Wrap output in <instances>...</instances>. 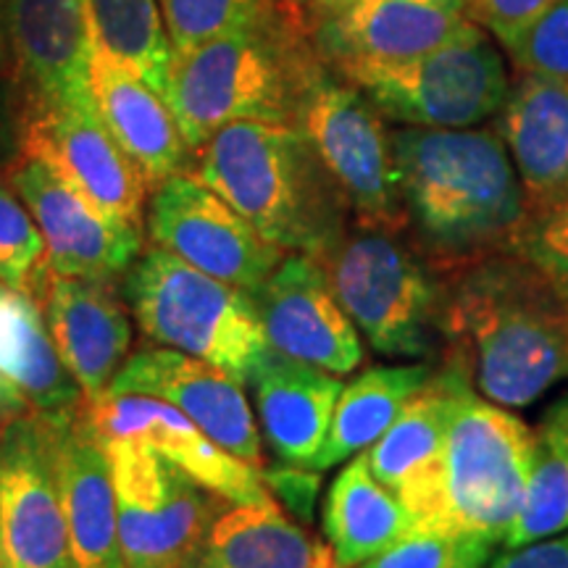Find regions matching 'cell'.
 Returning <instances> with one entry per match:
<instances>
[{
	"instance_id": "obj_24",
	"label": "cell",
	"mask_w": 568,
	"mask_h": 568,
	"mask_svg": "<svg viewBox=\"0 0 568 568\" xmlns=\"http://www.w3.org/2000/svg\"><path fill=\"white\" fill-rule=\"evenodd\" d=\"M247 382L253 385L258 429L274 456L282 464L311 468L345 387L339 376L268 347Z\"/></svg>"
},
{
	"instance_id": "obj_4",
	"label": "cell",
	"mask_w": 568,
	"mask_h": 568,
	"mask_svg": "<svg viewBox=\"0 0 568 568\" xmlns=\"http://www.w3.org/2000/svg\"><path fill=\"white\" fill-rule=\"evenodd\" d=\"M195 176L284 253L318 261L351 226V205L301 126L226 124L195 151Z\"/></svg>"
},
{
	"instance_id": "obj_3",
	"label": "cell",
	"mask_w": 568,
	"mask_h": 568,
	"mask_svg": "<svg viewBox=\"0 0 568 568\" xmlns=\"http://www.w3.org/2000/svg\"><path fill=\"white\" fill-rule=\"evenodd\" d=\"M326 69L308 13L276 0L253 24L172 51L163 101L195 153L234 122L297 126L305 95Z\"/></svg>"
},
{
	"instance_id": "obj_16",
	"label": "cell",
	"mask_w": 568,
	"mask_h": 568,
	"mask_svg": "<svg viewBox=\"0 0 568 568\" xmlns=\"http://www.w3.org/2000/svg\"><path fill=\"white\" fill-rule=\"evenodd\" d=\"M105 395H148L172 403L226 453L255 468L266 466L264 439L243 385L193 355L172 347L134 353Z\"/></svg>"
},
{
	"instance_id": "obj_29",
	"label": "cell",
	"mask_w": 568,
	"mask_h": 568,
	"mask_svg": "<svg viewBox=\"0 0 568 568\" xmlns=\"http://www.w3.org/2000/svg\"><path fill=\"white\" fill-rule=\"evenodd\" d=\"M435 372V366L418 361V364L366 368L364 374L347 382L339 393L329 435L311 468L326 471L368 450L422 393Z\"/></svg>"
},
{
	"instance_id": "obj_40",
	"label": "cell",
	"mask_w": 568,
	"mask_h": 568,
	"mask_svg": "<svg viewBox=\"0 0 568 568\" xmlns=\"http://www.w3.org/2000/svg\"><path fill=\"white\" fill-rule=\"evenodd\" d=\"M34 414L30 397L13 385L6 374H0V426L19 422V418Z\"/></svg>"
},
{
	"instance_id": "obj_39",
	"label": "cell",
	"mask_w": 568,
	"mask_h": 568,
	"mask_svg": "<svg viewBox=\"0 0 568 568\" xmlns=\"http://www.w3.org/2000/svg\"><path fill=\"white\" fill-rule=\"evenodd\" d=\"M487 568H568V531L497 552Z\"/></svg>"
},
{
	"instance_id": "obj_2",
	"label": "cell",
	"mask_w": 568,
	"mask_h": 568,
	"mask_svg": "<svg viewBox=\"0 0 568 568\" xmlns=\"http://www.w3.org/2000/svg\"><path fill=\"white\" fill-rule=\"evenodd\" d=\"M393 145L406 237L437 276L516 251L529 211L497 130L397 126Z\"/></svg>"
},
{
	"instance_id": "obj_5",
	"label": "cell",
	"mask_w": 568,
	"mask_h": 568,
	"mask_svg": "<svg viewBox=\"0 0 568 568\" xmlns=\"http://www.w3.org/2000/svg\"><path fill=\"white\" fill-rule=\"evenodd\" d=\"M124 293L142 335L216 366L240 385L268 351L251 293L184 264L159 245L151 243L134 258Z\"/></svg>"
},
{
	"instance_id": "obj_13",
	"label": "cell",
	"mask_w": 568,
	"mask_h": 568,
	"mask_svg": "<svg viewBox=\"0 0 568 568\" xmlns=\"http://www.w3.org/2000/svg\"><path fill=\"white\" fill-rule=\"evenodd\" d=\"M0 568H74L40 410L0 435Z\"/></svg>"
},
{
	"instance_id": "obj_12",
	"label": "cell",
	"mask_w": 568,
	"mask_h": 568,
	"mask_svg": "<svg viewBox=\"0 0 568 568\" xmlns=\"http://www.w3.org/2000/svg\"><path fill=\"white\" fill-rule=\"evenodd\" d=\"M9 180L45 240V268L55 276L116 282L142 253V230L98 209L53 163L19 151Z\"/></svg>"
},
{
	"instance_id": "obj_18",
	"label": "cell",
	"mask_w": 568,
	"mask_h": 568,
	"mask_svg": "<svg viewBox=\"0 0 568 568\" xmlns=\"http://www.w3.org/2000/svg\"><path fill=\"white\" fill-rule=\"evenodd\" d=\"M84 410L101 437L138 439L232 506L274 500L261 468L226 453L172 403L148 395H105L84 403Z\"/></svg>"
},
{
	"instance_id": "obj_31",
	"label": "cell",
	"mask_w": 568,
	"mask_h": 568,
	"mask_svg": "<svg viewBox=\"0 0 568 568\" xmlns=\"http://www.w3.org/2000/svg\"><path fill=\"white\" fill-rule=\"evenodd\" d=\"M560 531H568V443L558 426L545 418L537 432V456L524 500L500 548H521Z\"/></svg>"
},
{
	"instance_id": "obj_35",
	"label": "cell",
	"mask_w": 568,
	"mask_h": 568,
	"mask_svg": "<svg viewBox=\"0 0 568 568\" xmlns=\"http://www.w3.org/2000/svg\"><path fill=\"white\" fill-rule=\"evenodd\" d=\"M516 253L531 261L568 297V203L529 216Z\"/></svg>"
},
{
	"instance_id": "obj_1",
	"label": "cell",
	"mask_w": 568,
	"mask_h": 568,
	"mask_svg": "<svg viewBox=\"0 0 568 568\" xmlns=\"http://www.w3.org/2000/svg\"><path fill=\"white\" fill-rule=\"evenodd\" d=\"M443 366L503 408H527L568 379V297L521 253L439 276Z\"/></svg>"
},
{
	"instance_id": "obj_22",
	"label": "cell",
	"mask_w": 568,
	"mask_h": 568,
	"mask_svg": "<svg viewBox=\"0 0 568 568\" xmlns=\"http://www.w3.org/2000/svg\"><path fill=\"white\" fill-rule=\"evenodd\" d=\"M495 126L514 161L529 216L566 205L568 82L539 71H516Z\"/></svg>"
},
{
	"instance_id": "obj_20",
	"label": "cell",
	"mask_w": 568,
	"mask_h": 568,
	"mask_svg": "<svg viewBox=\"0 0 568 568\" xmlns=\"http://www.w3.org/2000/svg\"><path fill=\"white\" fill-rule=\"evenodd\" d=\"M464 376L437 368L395 424L366 450L368 468L416 516L418 529H435L443 506L445 447Z\"/></svg>"
},
{
	"instance_id": "obj_44",
	"label": "cell",
	"mask_w": 568,
	"mask_h": 568,
	"mask_svg": "<svg viewBox=\"0 0 568 568\" xmlns=\"http://www.w3.org/2000/svg\"><path fill=\"white\" fill-rule=\"evenodd\" d=\"M287 3H293V6H297V9H303L305 13H308V3H311V0H287Z\"/></svg>"
},
{
	"instance_id": "obj_10",
	"label": "cell",
	"mask_w": 568,
	"mask_h": 568,
	"mask_svg": "<svg viewBox=\"0 0 568 568\" xmlns=\"http://www.w3.org/2000/svg\"><path fill=\"white\" fill-rule=\"evenodd\" d=\"M297 126L335 176L355 224L406 232L393 130L364 92L326 69L305 95Z\"/></svg>"
},
{
	"instance_id": "obj_8",
	"label": "cell",
	"mask_w": 568,
	"mask_h": 568,
	"mask_svg": "<svg viewBox=\"0 0 568 568\" xmlns=\"http://www.w3.org/2000/svg\"><path fill=\"white\" fill-rule=\"evenodd\" d=\"M535 456L537 432L464 382L447 432L435 529L500 545L524 500Z\"/></svg>"
},
{
	"instance_id": "obj_14",
	"label": "cell",
	"mask_w": 568,
	"mask_h": 568,
	"mask_svg": "<svg viewBox=\"0 0 568 568\" xmlns=\"http://www.w3.org/2000/svg\"><path fill=\"white\" fill-rule=\"evenodd\" d=\"M21 151L53 163L80 193L119 222L142 230V203L148 182L134 166L92 98L69 103L30 105Z\"/></svg>"
},
{
	"instance_id": "obj_43",
	"label": "cell",
	"mask_w": 568,
	"mask_h": 568,
	"mask_svg": "<svg viewBox=\"0 0 568 568\" xmlns=\"http://www.w3.org/2000/svg\"><path fill=\"white\" fill-rule=\"evenodd\" d=\"M6 145V126H3V105H0V153H3Z\"/></svg>"
},
{
	"instance_id": "obj_25",
	"label": "cell",
	"mask_w": 568,
	"mask_h": 568,
	"mask_svg": "<svg viewBox=\"0 0 568 568\" xmlns=\"http://www.w3.org/2000/svg\"><path fill=\"white\" fill-rule=\"evenodd\" d=\"M90 88L103 124L145 176L148 190L184 172L190 151L166 101L151 84L142 82L122 61L95 48Z\"/></svg>"
},
{
	"instance_id": "obj_17",
	"label": "cell",
	"mask_w": 568,
	"mask_h": 568,
	"mask_svg": "<svg viewBox=\"0 0 568 568\" xmlns=\"http://www.w3.org/2000/svg\"><path fill=\"white\" fill-rule=\"evenodd\" d=\"M42 422L74 568H124L105 439L90 422L84 403L61 414H42Z\"/></svg>"
},
{
	"instance_id": "obj_37",
	"label": "cell",
	"mask_w": 568,
	"mask_h": 568,
	"mask_svg": "<svg viewBox=\"0 0 568 568\" xmlns=\"http://www.w3.org/2000/svg\"><path fill=\"white\" fill-rule=\"evenodd\" d=\"M560 3L564 0H466V11L510 53Z\"/></svg>"
},
{
	"instance_id": "obj_32",
	"label": "cell",
	"mask_w": 568,
	"mask_h": 568,
	"mask_svg": "<svg viewBox=\"0 0 568 568\" xmlns=\"http://www.w3.org/2000/svg\"><path fill=\"white\" fill-rule=\"evenodd\" d=\"M45 274V240L9 174L0 176V282L34 297Z\"/></svg>"
},
{
	"instance_id": "obj_21",
	"label": "cell",
	"mask_w": 568,
	"mask_h": 568,
	"mask_svg": "<svg viewBox=\"0 0 568 568\" xmlns=\"http://www.w3.org/2000/svg\"><path fill=\"white\" fill-rule=\"evenodd\" d=\"M63 366L82 389V403H98L122 372L132 345V322L113 282L48 272L34 290Z\"/></svg>"
},
{
	"instance_id": "obj_42",
	"label": "cell",
	"mask_w": 568,
	"mask_h": 568,
	"mask_svg": "<svg viewBox=\"0 0 568 568\" xmlns=\"http://www.w3.org/2000/svg\"><path fill=\"white\" fill-rule=\"evenodd\" d=\"M548 418L558 426V432H560V435H564V439L568 443V397H566L564 403H558V406L550 410Z\"/></svg>"
},
{
	"instance_id": "obj_38",
	"label": "cell",
	"mask_w": 568,
	"mask_h": 568,
	"mask_svg": "<svg viewBox=\"0 0 568 568\" xmlns=\"http://www.w3.org/2000/svg\"><path fill=\"white\" fill-rule=\"evenodd\" d=\"M261 477H264L268 495L284 514L293 516L303 527L314 524L316 500L322 493V471L295 464H266L261 468Z\"/></svg>"
},
{
	"instance_id": "obj_41",
	"label": "cell",
	"mask_w": 568,
	"mask_h": 568,
	"mask_svg": "<svg viewBox=\"0 0 568 568\" xmlns=\"http://www.w3.org/2000/svg\"><path fill=\"white\" fill-rule=\"evenodd\" d=\"M345 3H351V0H311V3H308V19H311V24H314L316 19L326 17V13L343 9Z\"/></svg>"
},
{
	"instance_id": "obj_6",
	"label": "cell",
	"mask_w": 568,
	"mask_h": 568,
	"mask_svg": "<svg viewBox=\"0 0 568 568\" xmlns=\"http://www.w3.org/2000/svg\"><path fill=\"white\" fill-rule=\"evenodd\" d=\"M318 264L355 329L376 353L429 361L443 351V284L406 232L353 222Z\"/></svg>"
},
{
	"instance_id": "obj_11",
	"label": "cell",
	"mask_w": 568,
	"mask_h": 568,
	"mask_svg": "<svg viewBox=\"0 0 568 568\" xmlns=\"http://www.w3.org/2000/svg\"><path fill=\"white\" fill-rule=\"evenodd\" d=\"M151 243L255 295L284 251L261 237L251 224L195 174H174L153 190L148 205Z\"/></svg>"
},
{
	"instance_id": "obj_34",
	"label": "cell",
	"mask_w": 568,
	"mask_h": 568,
	"mask_svg": "<svg viewBox=\"0 0 568 568\" xmlns=\"http://www.w3.org/2000/svg\"><path fill=\"white\" fill-rule=\"evenodd\" d=\"M495 545L456 531L418 529L355 568H485Z\"/></svg>"
},
{
	"instance_id": "obj_9",
	"label": "cell",
	"mask_w": 568,
	"mask_h": 568,
	"mask_svg": "<svg viewBox=\"0 0 568 568\" xmlns=\"http://www.w3.org/2000/svg\"><path fill=\"white\" fill-rule=\"evenodd\" d=\"M103 439L124 568H190L213 521L232 503L138 439Z\"/></svg>"
},
{
	"instance_id": "obj_27",
	"label": "cell",
	"mask_w": 568,
	"mask_h": 568,
	"mask_svg": "<svg viewBox=\"0 0 568 568\" xmlns=\"http://www.w3.org/2000/svg\"><path fill=\"white\" fill-rule=\"evenodd\" d=\"M324 539L339 568H355L418 531V521L368 468L366 450L347 460L322 508Z\"/></svg>"
},
{
	"instance_id": "obj_28",
	"label": "cell",
	"mask_w": 568,
	"mask_h": 568,
	"mask_svg": "<svg viewBox=\"0 0 568 568\" xmlns=\"http://www.w3.org/2000/svg\"><path fill=\"white\" fill-rule=\"evenodd\" d=\"M0 374L42 414L82 406V389L63 366L38 301L0 282Z\"/></svg>"
},
{
	"instance_id": "obj_26",
	"label": "cell",
	"mask_w": 568,
	"mask_h": 568,
	"mask_svg": "<svg viewBox=\"0 0 568 568\" xmlns=\"http://www.w3.org/2000/svg\"><path fill=\"white\" fill-rule=\"evenodd\" d=\"M190 568H339L326 539L274 500L230 506L213 521Z\"/></svg>"
},
{
	"instance_id": "obj_15",
	"label": "cell",
	"mask_w": 568,
	"mask_h": 568,
	"mask_svg": "<svg viewBox=\"0 0 568 568\" xmlns=\"http://www.w3.org/2000/svg\"><path fill=\"white\" fill-rule=\"evenodd\" d=\"M268 347L337 376L366 361L364 339L339 305L324 266L305 253L284 255L253 295Z\"/></svg>"
},
{
	"instance_id": "obj_19",
	"label": "cell",
	"mask_w": 568,
	"mask_h": 568,
	"mask_svg": "<svg viewBox=\"0 0 568 568\" xmlns=\"http://www.w3.org/2000/svg\"><path fill=\"white\" fill-rule=\"evenodd\" d=\"M466 19V0H351L314 21V42L326 67L343 74L416 59Z\"/></svg>"
},
{
	"instance_id": "obj_33",
	"label": "cell",
	"mask_w": 568,
	"mask_h": 568,
	"mask_svg": "<svg viewBox=\"0 0 568 568\" xmlns=\"http://www.w3.org/2000/svg\"><path fill=\"white\" fill-rule=\"evenodd\" d=\"M276 0H159L172 51L209 42L219 34L253 24Z\"/></svg>"
},
{
	"instance_id": "obj_7",
	"label": "cell",
	"mask_w": 568,
	"mask_h": 568,
	"mask_svg": "<svg viewBox=\"0 0 568 568\" xmlns=\"http://www.w3.org/2000/svg\"><path fill=\"white\" fill-rule=\"evenodd\" d=\"M337 77L364 92L387 122L422 130L485 124L503 109L510 88L500 48L471 19L416 59Z\"/></svg>"
},
{
	"instance_id": "obj_30",
	"label": "cell",
	"mask_w": 568,
	"mask_h": 568,
	"mask_svg": "<svg viewBox=\"0 0 568 568\" xmlns=\"http://www.w3.org/2000/svg\"><path fill=\"white\" fill-rule=\"evenodd\" d=\"M88 17L95 48L130 67L163 98L172 40L159 0H88Z\"/></svg>"
},
{
	"instance_id": "obj_23",
	"label": "cell",
	"mask_w": 568,
	"mask_h": 568,
	"mask_svg": "<svg viewBox=\"0 0 568 568\" xmlns=\"http://www.w3.org/2000/svg\"><path fill=\"white\" fill-rule=\"evenodd\" d=\"M9 27L30 105L92 98L88 0H11Z\"/></svg>"
},
{
	"instance_id": "obj_45",
	"label": "cell",
	"mask_w": 568,
	"mask_h": 568,
	"mask_svg": "<svg viewBox=\"0 0 568 568\" xmlns=\"http://www.w3.org/2000/svg\"><path fill=\"white\" fill-rule=\"evenodd\" d=\"M0 69H3V48H0Z\"/></svg>"
},
{
	"instance_id": "obj_36",
	"label": "cell",
	"mask_w": 568,
	"mask_h": 568,
	"mask_svg": "<svg viewBox=\"0 0 568 568\" xmlns=\"http://www.w3.org/2000/svg\"><path fill=\"white\" fill-rule=\"evenodd\" d=\"M508 55L516 71H539L568 82V0L539 19Z\"/></svg>"
}]
</instances>
